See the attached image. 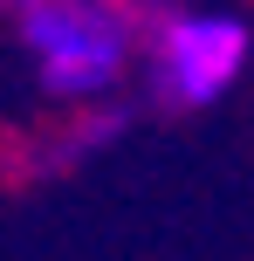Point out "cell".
I'll use <instances>...</instances> for the list:
<instances>
[{"mask_svg": "<svg viewBox=\"0 0 254 261\" xmlns=\"http://www.w3.org/2000/svg\"><path fill=\"white\" fill-rule=\"evenodd\" d=\"M27 48L41 55V83L55 96H96L110 90L124 62V35L103 7L82 0H35L27 7Z\"/></svg>", "mask_w": 254, "mask_h": 261, "instance_id": "obj_1", "label": "cell"}, {"mask_svg": "<svg viewBox=\"0 0 254 261\" xmlns=\"http://www.w3.org/2000/svg\"><path fill=\"white\" fill-rule=\"evenodd\" d=\"M247 62V28L227 14H186V21L165 28L158 41V83L172 103H213Z\"/></svg>", "mask_w": 254, "mask_h": 261, "instance_id": "obj_2", "label": "cell"}]
</instances>
